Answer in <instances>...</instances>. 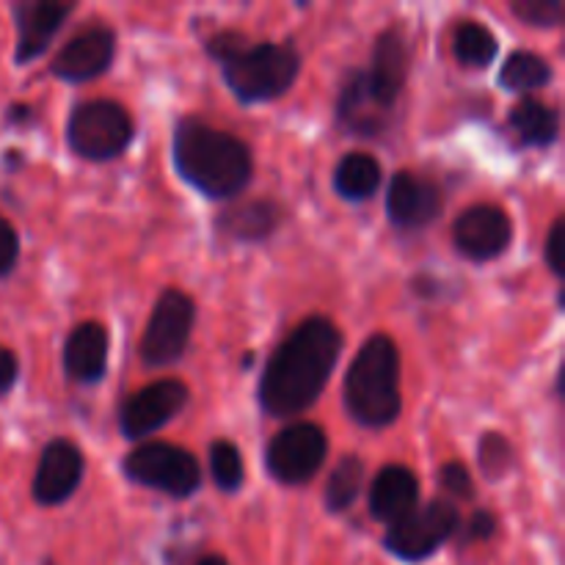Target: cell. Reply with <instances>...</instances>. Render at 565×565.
<instances>
[{
    "instance_id": "2e32d148",
    "label": "cell",
    "mask_w": 565,
    "mask_h": 565,
    "mask_svg": "<svg viewBox=\"0 0 565 565\" xmlns=\"http://www.w3.org/2000/svg\"><path fill=\"white\" fill-rule=\"evenodd\" d=\"M364 75H367L375 99L386 110H392V105L397 103L408 77V44L397 28H390V31L381 33L373 53V66Z\"/></svg>"
},
{
    "instance_id": "484cf974",
    "label": "cell",
    "mask_w": 565,
    "mask_h": 565,
    "mask_svg": "<svg viewBox=\"0 0 565 565\" xmlns=\"http://www.w3.org/2000/svg\"><path fill=\"white\" fill-rule=\"evenodd\" d=\"M210 472H213L215 483L224 491L241 489L243 478H246V467H243V456L232 441L218 439L210 445Z\"/></svg>"
},
{
    "instance_id": "5bb4252c",
    "label": "cell",
    "mask_w": 565,
    "mask_h": 565,
    "mask_svg": "<svg viewBox=\"0 0 565 565\" xmlns=\"http://www.w3.org/2000/svg\"><path fill=\"white\" fill-rule=\"evenodd\" d=\"M83 452L72 441L53 439L39 458L36 478H33V497L42 505H61L77 491L83 480Z\"/></svg>"
},
{
    "instance_id": "f1b7e54d",
    "label": "cell",
    "mask_w": 565,
    "mask_h": 565,
    "mask_svg": "<svg viewBox=\"0 0 565 565\" xmlns=\"http://www.w3.org/2000/svg\"><path fill=\"white\" fill-rule=\"evenodd\" d=\"M441 486H445L452 497H458V500H469V497L475 494L472 475H469V469L463 467L461 461L445 463V469H441Z\"/></svg>"
},
{
    "instance_id": "9c48e42d",
    "label": "cell",
    "mask_w": 565,
    "mask_h": 565,
    "mask_svg": "<svg viewBox=\"0 0 565 565\" xmlns=\"http://www.w3.org/2000/svg\"><path fill=\"white\" fill-rule=\"evenodd\" d=\"M329 456V439L318 425L298 423L279 430L270 439L265 463L270 478L285 486H301L312 480Z\"/></svg>"
},
{
    "instance_id": "7402d4cb",
    "label": "cell",
    "mask_w": 565,
    "mask_h": 565,
    "mask_svg": "<svg viewBox=\"0 0 565 565\" xmlns=\"http://www.w3.org/2000/svg\"><path fill=\"white\" fill-rule=\"evenodd\" d=\"M381 185V166L367 152H348L334 171V188L340 196L370 199Z\"/></svg>"
},
{
    "instance_id": "44dd1931",
    "label": "cell",
    "mask_w": 565,
    "mask_h": 565,
    "mask_svg": "<svg viewBox=\"0 0 565 565\" xmlns=\"http://www.w3.org/2000/svg\"><path fill=\"white\" fill-rule=\"evenodd\" d=\"M511 130L524 147H550L561 130V119H557L555 108L539 103V99H522L511 108Z\"/></svg>"
},
{
    "instance_id": "6da1fadb",
    "label": "cell",
    "mask_w": 565,
    "mask_h": 565,
    "mask_svg": "<svg viewBox=\"0 0 565 565\" xmlns=\"http://www.w3.org/2000/svg\"><path fill=\"white\" fill-rule=\"evenodd\" d=\"M342 353V334L329 318H307L268 359L259 381V403L270 417L307 412L329 384Z\"/></svg>"
},
{
    "instance_id": "8fae6325",
    "label": "cell",
    "mask_w": 565,
    "mask_h": 565,
    "mask_svg": "<svg viewBox=\"0 0 565 565\" xmlns=\"http://www.w3.org/2000/svg\"><path fill=\"white\" fill-rule=\"evenodd\" d=\"M513 237V224L505 210L494 204H475L458 215L452 226V243L458 252L475 263H489L508 252Z\"/></svg>"
},
{
    "instance_id": "4fadbf2b",
    "label": "cell",
    "mask_w": 565,
    "mask_h": 565,
    "mask_svg": "<svg viewBox=\"0 0 565 565\" xmlns=\"http://www.w3.org/2000/svg\"><path fill=\"white\" fill-rule=\"evenodd\" d=\"M445 196L434 180L414 174V171H397L390 185V199H386V213L392 224L403 230H419L441 215Z\"/></svg>"
},
{
    "instance_id": "e0dca14e",
    "label": "cell",
    "mask_w": 565,
    "mask_h": 565,
    "mask_svg": "<svg viewBox=\"0 0 565 565\" xmlns=\"http://www.w3.org/2000/svg\"><path fill=\"white\" fill-rule=\"evenodd\" d=\"M108 329L94 320L72 329L64 345V370L77 384H97L108 370Z\"/></svg>"
},
{
    "instance_id": "9a60e30c",
    "label": "cell",
    "mask_w": 565,
    "mask_h": 565,
    "mask_svg": "<svg viewBox=\"0 0 565 565\" xmlns=\"http://www.w3.org/2000/svg\"><path fill=\"white\" fill-rule=\"evenodd\" d=\"M72 11L75 3H61V0H20L14 6L17 64H28L42 55Z\"/></svg>"
},
{
    "instance_id": "d6986e66",
    "label": "cell",
    "mask_w": 565,
    "mask_h": 565,
    "mask_svg": "<svg viewBox=\"0 0 565 565\" xmlns=\"http://www.w3.org/2000/svg\"><path fill=\"white\" fill-rule=\"evenodd\" d=\"M340 121L356 136H379L386 125L390 110L375 99L373 88H370L367 75L364 72H351L340 94V105H337Z\"/></svg>"
},
{
    "instance_id": "ba28073f",
    "label": "cell",
    "mask_w": 565,
    "mask_h": 565,
    "mask_svg": "<svg viewBox=\"0 0 565 565\" xmlns=\"http://www.w3.org/2000/svg\"><path fill=\"white\" fill-rule=\"evenodd\" d=\"M458 530V508L452 502L436 500L430 505L414 508L408 516L395 522L386 533V550L408 563H419L436 555Z\"/></svg>"
},
{
    "instance_id": "cb8c5ba5",
    "label": "cell",
    "mask_w": 565,
    "mask_h": 565,
    "mask_svg": "<svg viewBox=\"0 0 565 565\" xmlns=\"http://www.w3.org/2000/svg\"><path fill=\"white\" fill-rule=\"evenodd\" d=\"M452 53L461 64L483 70L497 58V39L486 25L467 20L452 33Z\"/></svg>"
},
{
    "instance_id": "5b68a950",
    "label": "cell",
    "mask_w": 565,
    "mask_h": 565,
    "mask_svg": "<svg viewBox=\"0 0 565 565\" xmlns=\"http://www.w3.org/2000/svg\"><path fill=\"white\" fill-rule=\"evenodd\" d=\"M130 114L119 103L110 99H92L81 103L70 116L66 138L72 152L86 160H114L130 147L132 141Z\"/></svg>"
},
{
    "instance_id": "ac0fdd59",
    "label": "cell",
    "mask_w": 565,
    "mask_h": 565,
    "mask_svg": "<svg viewBox=\"0 0 565 565\" xmlns=\"http://www.w3.org/2000/svg\"><path fill=\"white\" fill-rule=\"evenodd\" d=\"M417 475L406 467H386L381 469L379 478L373 480V489H370V513L379 522L395 524L417 508Z\"/></svg>"
},
{
    "instance_id": "30bf717a",
    "label": "cell",
    "mask_w": 565,
    "mask_h": 565,
    "mask_svg": "<svg viewBox=\"0 0 565 565\" xmlns=\"http://www.w3.org/2000/svg\"><path fill=\"white\" fill-rule=\"evenodd\" d=\"M188 397H191V392L177 379L154 381V384L143 386L121 406V434L127 439H143V436L154 434L185 408Z\"/></svg>"
},
{
    "instance_id": "e575fe53",
    "label": "cell",
    "mask_w": 565,
    "mask_h": 565,
    "mask_svg": "<svg viewBox=\"0 0 565 565\" xmlns=\"http://www.w3.org/2000/svg\"><path fill=\"white\" fill-rule=\"evenodd\" d=\"M42 565H55V563H53V561H44Z\"/></svg>"
},
{
    "instance_id": "603a6c76",
    "label": "cell",
    "mask_w": 565,
    "mask_h": 565,
    "mask_svg": "<svg viewBox=\"0 0 565 565\" xmlns=\"http://www.w3.org/2000/svg\"><path fill=\"white\" fill-rule=\"evenodd\" d=\"M552 81V66L550 61L541 58V55L527 53V50H519L511 58L502 64L500 83L508 88V92H533V88L546 86Z\"/></svg>"
},
{
    "instance_id": "7c38bea8",
    "label": "cell",
    "mask_w": 565,
    "mask_h": 565,
    "mask_svg": "<svg viewBox=\"0 0 565 565\" xmlns=\"http://www.w3.org/2000/svg\"><path fill=\"white\" fill-rule=\"evenodd\" d=\"M116 53V36L108 25L94 22L70 39L53 61V75L81 83L103 75Z\"/></svg>"
},
{
    "instance_id": "7a4b0ae2",
    "label": "cell",
    "mask_w": 565,
    "mask_h": 565,
    "mask_svg": "<svg viewBox=\"0 0 565 565\" xmlns=\"http://www.w3.org/2000/svg\"><path fill=\"white\" fill-rule=\"evenodd\" d=\"M174 163L182 180L210 199L235 196L254 174V160L246 143L199 119H182L177 125Z\"/></svg>"
},
{
    "instance_id": "3957f363",
    "label": "cell",
    "mask_w": 565,
    "mask_h": 565,
    "mask_svg": "<svg viewBox=\"0 0 565 565\" xmlns=\"http://www.w3.org/2000/svg\"><path fill=\"white\" fill-rule=\"evenodd\" d=\"M207 53L221 61L232 94L243 103H268L281 97L301 72V58L290 44H248L237 31L215 33L207 42Z\"/></svg>"
},
{
    "instance_id": "1f68e13d",
    "label": "cell",
    "mask_w": 565,
    "mask_h": 565,
    "mask_svg": "<svg viewBox=\"0 0 565 565\" xmlns=\"http://www.w3.org/2000/svg\"><path fill=\"white\" fill-rule=\"evenodd\" d=\"M17 373H20V362L9 348L0 345V397L17 384Z\"/></svg>"
},
{
    "instance_id": "83f0119b",
    "label": "cell",
    "mask_w": 565,
    "mask_h": 565,
    "mask_svg": "<svg viewBox=\"0 0 565 565\" xmlns=\"http://www.w3.org/2000/svg\"><path fill=\"white\" fill-rule=\"evenodd\" d=\"M511 11L527 25L555 28L563 22L565 6L561 0H513Z\"/></svg>"
},
{
    "instance_id": "277c9868",
    "label": "cell",
    "mask_w": 565,
    "mask_h": 565,
    "mask_svg": "<svg viewBox=\"0 0 565 565\" xmlns=\"http://www.w3.org/2000/svg\"><path fill=\"white\" fill-rule=\"evenodd\" d=\"M345 408L359 425L384 428L401 414V353L386 334H373L345 375Z\"/></svg>"
},
{
    "instance_id": "836d02e7",
    "label": "cell",
    "mask_w": 565,
    "mask_h": 565,
    "mask_svg": "<svg viewBox=\"0 0 565 565\" xmlns=\"http://www.w3.org/2000/svg\"><path fill=\"white\" fill-rule=\"evenodd\" d=\"M196 565H230V563H226L224 557H215L213 555V557H202V561H199Z\"/></svg>"
},
{
    "instance_id": "d4e9b609",
    "label": "cell",
    "mask_w": 565,
    "mask_h": 565,
    "mask_svg": "<svg viewBox=\"0 0 565 565\" xmlns=\"http://www.w3.org/2000/svg\"><path fill=\"white\" fill-rule=\"evenodd\" d=\"M364 483V463L362 458L348 456L337 463V469L331 472L329 486H326V508L331 513H342L353 505V500L359 497Z\"/></svg>"
},
{
    "instance_id": "4316f807",
    "label": "cell",
    "mask_w": 565,
    "mask_h": 565,
    "mask_svg": "<svg viewBox=\"0 0 565 565\" xmlns=\"http://www.w3.org/2000/svg\"><path fill=\"white\" fill-rule=\"evenodd\" d=\"M478 461H480V469H483L491 480L505 478V475L513 469L511 441L500 434H486L478 447Z\"/></svg>"
},
{
    "instance_id": "d6a6232c",
    "label": "cell",
    "mask_w": 565,
    "mask_h": 565,
    "mask_svg": "<svg viewBox=\"0 0 565 565\" xmlns=\"http://www.w3.org/2000/svg\"><path fill=\"white\" fill-rule=\"evenodd\" d=\"M494 530H497V519L491 516L489 511H478L472 516V524H469V535L478 541L491 539V535H494Z\"/></svg>"
},
{
    "instance_id": "f546056e",
    "label": "cell",
    "mask_w": 565,
    "mask_h": 565,
    "mask_svg": "<svg viewBox=\"0 0 565 565\" xmlns=\"http://www.w3.org/2000/svg\"><path fill=\"white\" fill-rule=\"evenodd\" d=\"M20 257V237H17L14 226L0 215V276L11 274Z\"/></svg>"
},
{
    "instance_id": "ffe728a7",
    "label": "cell",
    "mask_w": 565,
    "mask_h": 565,
    "mask_svg": "<svg viewBox=\"0 0 565 565\" xmlns=\"http://www.w3.org/2000/svg\"><path fill=\"white\" fill-rule=\"evenodd\" d=\"M281 210L274 199L235 202L215 218V230L226 241H263L279 226Z\"/></svg>"
},
{
    "instance_id": "4dcf8cb0",
    "label": "cell",
    "mask_w": 565,
    "mask_h": 565,
    "mask_svg": "<svg viewBox=\"0 0 565 565\" xmlns=\"http://www.w3.org/2000/svg\"><path fill=\"white\" fill-rule=\"evenodd\" d=\"M563 232H565V221L557 218L555 224H552L550 230V237H546V263H550V268L555 270L557 276H563Z\"/></svg>"
},
{
    "instance_id": "8992f818",
    "label": "cell",
    "mask_w": 565,
    "mask_h": 565,
    "mask_svg": "<svg viewBox=\"0 0 565 565\" xmlns=\"http://www.w3.org/2000/svg\"><path fill=\"white\" fill-rule=\"evenodd\" d=\"M127 478L132 483L143 486V489L163 491V494L191 497L202 483V469H199L196 458L188 450L177 445H166V441H147L138 445L130 456L121 461Z\"/></svg>"
},
{
    "instance_id": "52a82bcc",
    "label": "cell",
    "mask_w": 565,
    "mask_h": 565,
    "mask_svg": "<svg viewBox=\"0 0 565 565\" xmlns=\"http://www.w3.org/2000/svg\"><path fill=\"white\" fill-rule=\"evenodd\" d=\"M193 320H196V307H193L191 296H185L177 287H169L158 298L152 318L143 329L141 348H138L143 362L149 367H166V364L177 362L185 353L188 340H191Z\"/></svg>"
}]
</instances>
